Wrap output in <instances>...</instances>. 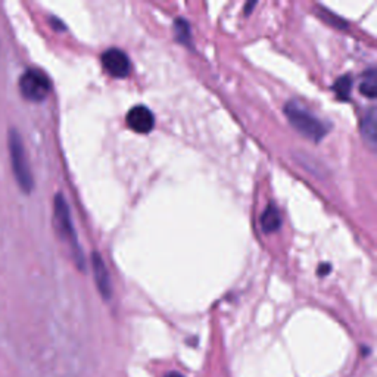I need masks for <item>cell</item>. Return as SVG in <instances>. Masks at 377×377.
I'll use <instances>...</instances> for the list:
<instances>
[{"mask_svg": "<svg viewBox=\"0 0 377 377\" xmlns=\"http://www.w3.org/2000/svg\"><path fill=\"white\" fill-rule=\"evenodd\" d=\"M285 114L298 133H301L304 137L316 141V143H319L328 132L327 124H324L320 118L309 113L307 108L295 101L286 103Z\"/></svg>", "mask_w": 377, "mask_h": 377, "instance_id": "obj_1", "label": "cell"}, {"mask_svg": "<svg viewBox=\"0 0 377 377\" xmlns=\"http://www.w3.org/2000/svg\"><path fill=\"white\" fill-rule=\"evenodd\" d=\"M8 146H9V155H11V164L15 180H17L18 186L24 193H31L34 187V179L33 172H31L30 162L27 158V152L23 143L21 134L12 129L8 136Z\"/></svg>", "mask_w": 377, "mask_h": 377, "instance_id": "obj_2", "label": "cell"}, {"mask_svg": "<svg viewBox=\"0 0 377 377\" xmlns=\"http://www.w3.org/2000/svg\"><path fill=\"white\" fill-rule=\"evenodd\" d=\"M53 212H55V226H56L59 236L65 242H68V245L72 248L74 257H75L78 267H80L82 270H84V257H83V253L80 249V245H78L77 233H75L74 226H72L70 207H68L65 198L62 195H56V198H55Z\"/></svg>", "mask_w": 377, "mask_h": 377, "instance_id": "obj_3", "label": "cell"}, {"mask_svg": "<svg viewBox=\"0 0 377 377\" xmlns=\"http://www.w3.org/2000/svg\"><path fill=\"white\" fill-rule=\"evenodd\" d=\"M51 80L40 70H28L20 78L23 96L31 102H41L51 93Z\"/></svg>", "mask_w": 377, "mask_h": 377, "instance_id": "obj_4", "label": "cell"}, {"mask_svg": "<svg viewBox=\"0 0 377 377\" xmlns=\"http://www.w3.org/2000/svg\"><path fill=\"white\" fill-rule=\"evenodd\" d=\"M103 70L115 78H125L130 74L132 64L129 56L120 49H109L102 55Z\"/></svg>", "mask_w": 377, "mask_h": 377, "instance_id": "obj_5", "label": "cell"}, {"mask_svg": "<svg viewBox=\"0 0 377 377\" xmlns=\"http://www.w3.org/2000/svg\"><path fill=\"white\" fill-rule=\"evenodd\" d=\"M127 125L139 134H148L155 127V117L151 109L143 105H136L127 114Z\"/></svg>", "mask_w": 377, "mask_h": 377, "instance_id": "obj_6", "label": "cell"}, {"mask_svg": "<svg viewBox=\"0 0 377 377\" xmlns=\"http://www.w3.org/2000/svg\"><path fill=\"white\" fill-rule=\"evenodd\" d=\"M91 264H93V276H94V281H96L98 290L101 292L103 300L108 301L113 295V285H111V279H109L106 265L99 253L91 254Z\"/></svg>", "mask_w": 377, "mask_h": 377, "instance_id": "obj_7", "label": "cell"}, {"mask_svg": "<svg viewBox=\"0 0 377 377\" xmlns=\"http://www.w3.org/2000/svg\"><path fill=\"white\" fill-rule=\"evenodd\" d=\"M361 134L369 148L374 152L377 146V114L374 108H370L361 121Z\"/></svg>", "mask_w": 377, "mask_h": 377, "instance_id": "obj_8", "label": "cell"}, {"mask_svg": "<svg viewBox=\"0 0 377 377\" xmlns=\"http://www.w3.org/2000/svg\"><path fill=\"white\" fill-rule=\"evenodd\" d=\"M281 226V217L274 205H269L261 215V227L265 233H274Z\"/></svg>", "mask_w": 377, "mask_h": 377, "instance_id": "obj_9", "label": "cell"}, {"mask_svg": "<svg viewBox=\"0 0 377 377\" xmlns=\"http://www.w3.org/2000/svg\"><path fill=\"white\" fill-rule=\"evenodd\" d=\"M359 93L369 99H374L377 94V72L374 68L367 70L359 83Z\"/></svg>", "mask_w": 377, "mask_h": 377, "instance_id": "obj_10", "label": "cell"}, {"mask_svg": "<svg viewBox=\"0 0 377 377\" xmlns=\"http://www.w3.org/2000/svg\"><path fill=\"white\" fill-rule=\"evenodd\" d=\"M174 30H176V39L188 46L191 44V39H192V34H191V25H188V23L184 20V18H177L174 21Z\"/></svg>", "mask_w": 377, "mask_h": 377, "instance_id": "obj_11", "label": "cell"}, {"mask_svg": "<svg viewBox=\"0 0 377 377\" xmlns=\"http://www.w3.org/2000/svg\"><path fill=\"white\" fill-rule=\"evenodd\" d=\"M351 87H352V82L350 75H343L338 78V82L335 84V91L338 94V98L342 101H347L351 93Z\"/></svg>", "mask_w": 377, "mask_h": 377, "instance_id": "obj_12", "label": "cell"}, {"mask_svg": "<svg viewBox=\"0 0 377 377\" xmlns=\"http://www.w3.org/2000/svg\"><path fill=\"white\" fill-rule=\"evenodd\" d=\"M324 12H326V15H324V20H326V21H327L330 25L338 27V28L345 27V23H343L340 18L335 17V15H333V13H330L328 11H324Z\"/></svg>", "mask_w": 377, "mask_h": 377, "instance_id": "obj_13", "label": "cell"}, {"mask_svg": "<svg viewBox=\"0 0 377 377\" xmlns=\"http://www.w3.org/2000/svg\"><path fill=\"white\" fill-rule=\"evenodd\" d=\"M164 377H186V376L181 374L180 371H168Z\"/></svg>", "mask_w": 377, "mask_h": 377, "instance_id": "obj_14", "label": "cell"}]
</instances>
